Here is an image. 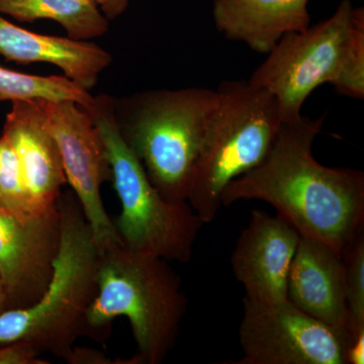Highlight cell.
<instances>
[{"label": "cell", "mask_w": 364, "mask_h": 364, "mask_svg": "<svg viewBox=\"0 0 364 364\" xmlns=\"http://www.w3.org/2000/svg\"><path fill=\"white\" fill-rule=\"evenodd\" d=\"M325 116L284 122L267 156L230 182L221 203L262 200L301 237L329 246L339 256L364 231V173L321 164L313 145Z\"/></svg>", "instance_id": "obj_1"}, {"label": "cell", "mask_w": 364, "mask_h": 364, "mask_svg": "<svg viewBox=\"0 0 364 364\" xmlns=\"http://www.w3.org/2000/svg\"><path fill=\"white\" fill-rule=\"evenodd\" d=\"M186 310L181 277L168 261L117 244L100 252L82 336L105 344L114 321L127 318L141 364H160L176 346Z\"/></svg>", "instance_id": "obj_2"}, {"label": "cell", "mask_w": 364, "mask_h": 364, "mask_svg": "<svg viewBox=\"0 0 364 364\" xmlns=\"http://www.w3.org/2000/svg\"><path fill=\"white\" fill-rule=\"evenodd\" d=\"M217 104V90L205 87L111 95L119 136L170 203H188L203 136Z\"/></svg>", "instance_id": "obj_3"}, {"label": "cell", "mask_w": 364, "mask_h": 364, "mask_svg": "<svg viewBox=\"0 0 364 364\" xmlns=\"http://www.w3.org/2000/svg\"><path fill=\"white\" fill-rule=\"evenodd\" d=\"M58 208L61 242L52 279L33 305L0 313V347L23 344L65 360L97 294L100 252L71 189L62 193Z\"/></svg>", "instance_id": "obj_4"}, {"label": "cell", "mask_w": 364, "mask_h": 364, "mask_svg": "<svg viewBox=\"0 0 364 364\" xmlns=\"http://www.w3.org/2000/svg\"><path fill=\"white\" fill-rule=\"evenodd\" d=\"M217 91L188 198L203 224L214 221L228 184L264 159L282 124L274 97L248 80L223 81Z\"/></svg>", "instance_id": "obj_5"}, {"label": "cell", "mask_w": 364, "mask_h": 364, "mask_svg": "<svg viewBox=\"0 0 364 364\" xmlns=\"http://www.w3.org/2000/svg\"><path fill=\"white\" fill-rule=\"evenodd\" d=\"M97 124L112 167V183L121 203L112 220L122 245L136 252L186 263L203 222L188 203H172L154 188L142 164L117 132L111 95L95 97L86 109Z\"/></svg>", "instance_id": "obj_6"}, {"label": "cell", "mask_w": 364, "mask_h": 364, "mask_svg": "<svg viewBox=\"0 0 364 364\" xmlns=\"http://www.w3.org/2000/svg\"><path fill=\"white\" fill-rule=\"evenodd\" d=\"M353 11L350 0H341L329 18L287 33L248 79L274 97L282 123L303 116L304 104L321 85H336L350 43Z\"/></svg>", "instance_id": "obj_7"}, {"label": "cell", "mask_w": 364, "mask_h": 364, "mask_svg": "<svg viewBox=\"0 0 364 364\" xmlns=\"http://www.w3.org/2000/svg\"><path fill=\"white\" fill-rule=\"evenodd\" d=\"M243 356L232 364H347L351 338L291 301L243 299L239 327Z\"/></svg>", "instance_id": "obj_8"}, {"label": "cell", "mask_w": 364, "mask_h": 364, "mask_svg": "<svg viewBox=\"0 0 364 364\" xmlns=\"http://www.w3.org/2000/svg\"><path fill=\"white\" fill-rule=\"evenodd\" d=\"M46 124L56 140L67 184L77 198L100 252L122 244L102 198L112 167L97 124L85 107L70 100H42Z\"/></svg>", "instance_id": "obj_9"}, {"label": "cell", "mask_w": 364, "mask_h": 364, "mask_svg": "<svg viewBox=\"0 0 364 364\" xmlns=\"http://www.w3.org/2000/svg\"><path fill=\"white\" fill-rule=\"evenodd\" d=\"M61 242L59 208L16 217L0 208V279L7 310L35 304L47 289Z\"/></svg>", "instance_id": "obj_10"}, {"label": "cell", "mask_w": 364, "mask_h": 364, "mask_svg": "<svg viewBox=\"0 0 364 364\" xmlns=\"http://www.w3.org/2000/svg\"><path fill=\"white\" fill-rule=\"evenodd\" d=\"M301 235L277 214L254 210L237 239L231 265L244 298L259 303L287 301V279Z\"/></svg>", "instance_id": "obj_11"}, {"label": "cell", "mask_w": 364, "mask_h": 364, "mask_svg": "<svg viewBox=\"0 0 364 364\" xmlns=\"http://www.w3.org/2000/svg\"><path fill=\"white\" fill-rule=\"evenodd\" d=\"M2 135L20 159L33 215L56 210L67 179L58 145L46 124L42 100L11 102Z\"/></svg>", "instance_id": "obj_12"}, {"label": "cell", "mask_w": 364, "mask_h": 364, "mask_svg": "<svg viewBox=\"0 0 364 364\" xmlns=\"http://www.w3.org/2000/svg\"><path fill=\"white\" fill-rule=\"evenodd\" d=\"M287 299L352 338L343 261L329 246L301 236L289 269Z\"/></svg>", "instance_id": "obj_13"}, {"label": "cell", "mask_w": 364, "mask_h": 364, "mask_svg": "<svg viewBox=\"0 0 364 364\" xmlns=\"http://www.w3.org/2000/svg\"><path fill=\"white\" fill-rule=\"evenodd\" d=\"M0 55L21 64L48 63L87 90L112 62L107 50L90 41L42 35L11 23L0 14Z\"/></svg>", "instance_id": "obj_14"}, {"label": "cell", "mask_w": 364, "mask_h": 364, "mask_svg": "<svg viewBox=\"0 0 364 364\" xmlns=\"http://www.w3.org/2000/svg\"><path fill=\"white\" fill-rule=\"evenodd\" d=\"M310 0H213V21L228 40L267 54L284 35L311 25Z\"/></svg>", "instance_id": "obj_15"}, {"label": "cell", "mask_w": 364, "mask_h": 364, "mask_svg": "<svg viewBox=\"0 0 364 364\" xmlns=\"http://www.w3.org/2000/svg\"><path fill=\"white\" fill-rule=\"evenodd\" d=\"M0 14L21 23L55 21L76 41L97 39L109 30V21L91 0H0Z\"/></svg>", "instance_id": "obj_16"}, {"label": "cell", "mask_w": 364, "mask_h": 364, "mask_svg": "<svg viewBox=\"0 0 364 364\" xmlns=\"http://www.w3.org/2000/svg\"><path fill=\"white\" fill-rule=\"evenodd\" d=\"M70 100L90 109L95 102L90 90L65 75L41 76L0 66V102Z\"/></svg>", "instance_id": "obj_17"}, {"label": "cell", "mask_w": 364, "mask_h": 364, "mask_svg": "<svg viewBox=\"0 0 364 364\" xmlns=\"http://www.w3.org/2000/svg\"><path fill=\"white\" fill-rule=\"evenodd\" d=\"M0 208L16 217L33 215L20 159L6 136H0Z\"/></svg>", "instance_id": "obj_18"}, {"label": "cell", "mask_w": 364, "mask_h": 364, "mask_svg": "<svg viewBox=\"0 0 364 364\" xmlns=\"http://www.w3.org/2000/svg\"><path fill=\"white\" fill-rule=\"evenodd\" d=\"M341 258L351 336L354 338L364 332V231L347 246Z\"/></svg>", "instance_id": "obj_19"}, {"label": "cell", "mask_w": 364, "mask_h": 364, "mask_svg": "<svg viewBox=\"0 0 364 364\" xmlns=\"http://www.w3.org/2000/svg\"><path fill=\"white\" fill-rule=\"evenodd\" d=\"M343 97L364 100V9L354 6L350 43L341 76L333 86Z\"/></svg>", "instance_id": "obj_20"}, {"label": "cell", "mask_w": 364, "mask_h": 364, "mask_svg": "<svg viewBox=\"0 0 364 364\" xmlns=\"http://www.w3.org/2000/svg\"><path fill=\"white\" fill-rule=\"evenodd\" d=\"M40 354L23 344L0 347V364H47Z\"/></svg>", "instance_id": "obj_21"}, {"label": "cell", "mask_w": 364, "mask_h": 364, "mask_svg": "<svg viewBox=\"0 0 364 364\" xmlns=\"http://www.w3.org/2000/svg\"><path fill=\"white\" fill-rule=\"evenodd\" d=\"M66 363L72 364H112L114 361L107 358L102 352L95 350V349L79 348L74 347L68 358L65 359Z\"/></svg>", "instance_id": "obj_22"}, {"label": "cell", "mask_w": 364, "mask_h": 364, "mask_svg": "<svg viewBox=\"0 0 364 364\" xmlns=\"http://www.w3.org/2000/svg\"><path fill=\"white\" fill-rule=\"evenodd\" d=\"M107 21L117 20L128 9L130 0H91Z\"/></svg>", "instance_id": "obj_23"}, {"label": "cell", "mask_w": 364, "mask_h": 364, "mask_svg": "<svg viewBox=\"0 0 364 364\" xmlns=\"http://www.w3.org/2000/svg\"><path fill=\"white\" fill-rule=\"evenodd\" d=\"M347 364H363L364 363V332L351 339L347 347Z\"/></svg>", "instance_id": "obj_24"}, {"label": "cell", "mask_w": 364, "mask_h": 364, "mask_svg": "<svg viewBox=\"0 0 364 364\" xmlns=\"http://www.w3.org/2000/svg\"><path fill=\"white\" fill-rule=\"evenodd\" d=\"M7 310V301L6 291H4V284L0 279V313Z\"/></svg>", "instance_id": "obj_25"}]
</instances>
